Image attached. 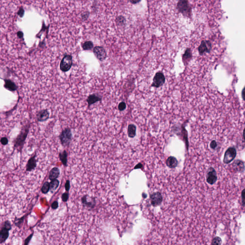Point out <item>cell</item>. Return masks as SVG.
Instances as JSON below:
<instances>
[{
  "label": "cell",
  "mask_w": 245,
  "mask_h": 245,
  "mask_svg": "<svg viewBox=\"0 0 245 245\" xmlns=\"http://www.w3.org/2000/svg\"><path fill=\"white\" fill-rule=\"evenodd\" d=\"M72 65V59L70 55H66L60 63V69L63 72H67L70 69Z\"/></svg>",
  "instance_id": "obj_2"
},
{
  "label": "cell",
  "mask_w": 245,
  "mask_h": 245,
  "mask_svg": "<svg viewBox=\"0 0 245 245\" xmlns=\"http://www.w3.org/2000/svg\"><path fill=\"white\" fill-rule=\"evenodd\" d=\"M212 49V43L209 40L202 41L198 48L200 54H203L205 53H209Z\"/></svg>",
  "instance_id": "obj_8"
},
{
  "label": "cell",
  "mask_w": 245,
  "mask_h": 245,
  "mask_svg": "<svg viewBox=\"0 0 245 245\" xmlns=\"http://www.w3.org/2000/svg\"><path fill=\"white\" fill-rule=\"evenodd\" d=\"M126 108V103L123 102H120L119 105H118V109L119 110V111H123Z\"/></svg>",
  "instance_id": "obj_28"
},
{
  "label": "cell",
  "mask_w": 245,
  "mask_h": 245,
  "mask_svg": "<svg viewBox=\"0 0 245 245\" xmlns=\"http://www.w3.org/2000/svg\"><path fill=\"white\" fill-rule=\"evenodd\" d=\"M125 22H126L125 18H124V17L122 16H118L116 18V24L119 26H124Z\"/></svg>",
  "instance_id": "obj_24"
},
{
  "label": "cell",
  "mask_w": 245,
  "mask_h": 245,
  "mask_svg": "<svg viewBox=\"0 0 245 245\" xmlns=\"http://www.w3.org/2000/svg\"><path fill=\"white\" fill-rule=\"evenodd\" d=\"M59 138L62 145L68 146L72 139V133L69 128H66L62 132Z\"/></svg>",
  "instance_id": "obj_3"
},
{
  "label": "cell",
  "mask_w": 245,
  "mask_h": 245,
  "mask_svg": "<svg viewBox=\"0 0 245 245\" xmlns=\"http://www.w3.org/2000/svg\"><path fill=\"white\" fill-rule=\"evenodd\" d=\"M165 76L163 73L158 72L156 73L153 80L151 86L153 87L159 88L162 86L165 83Z\"/></svg>",
  "instance_id": "obj_5"
},
{
  "label": "cell",
  "mask_w": 245,
  "mask_h": 245,
  "mask_svg": "<svg viewBox=\"0 0 245 245\" xmlns=\"http://www.w3.org/2000/svg\"><path fill=\"white\" fill-rule=\"evenodd\" d=\"M128 136L130 138H133L136 136V127L134 124H130L128 126L127 129Z\"/></svg>",
  "instance_id": "obj_20"
},
{
  "label": "cell",
  "mask_w": 245,
  "mask_h": 245,
  "mask_svg": "<svg viewBox=\"0 0 245 245\" xmlns=\"http://www.w3.org/2000/svg\"><path fill=\"white\" fill-rule=\"evenodd\" d=\"M233 167L235 170L239 172H243L245 170L244 162L240 160H236L233 163Z\"/></svg>",
  "instance_id": "obj_13"
},
{
  "label": "cell",
  "mask_w": 245,
  "mask_h": 245,
  "mask_svg": "<svg viewBox=\"0 0 245 245\" xmlns=\"http://www.w3.org/2000/svg\"><path fill=\"white\" fill-rule=\"evenodd\" d=\"M58 205H59V204H58V202L55 201V202H54V203H52L51 206H52V208H53V209H56V208L58 207Z\"/></svg>",
  "instance_id": "obj_34"
},
{
  "label": "cell",
  "mask_w": 245,
  "mask_h": 245,
  "mask_svg": "<svg viewBox=\"0 0 245 245\" xmlns=\"http://www.w3.org/2000/svg\"><path fill=\"white\" fill-rule=\"evenodd\" d=\"M222 243V240L220 238H216L212 242V245H221Z\"/></svg>",
  "instance_id": "obj_26"
},
{
  "label": "cell",
  "mask_w": 245,
  "mask_h": 245,
  "mask_svg": "<svg viewBox=\"0 0 245 245\" xmlns=\"http://www.w3.org/2000/svg\"><path fill=\"white\" fill-rule=\"evenodd\" d=\"M101 100H102V97L101 96L97 94H92L88 97L87 102L88 104V105L90 106L91 105L95 104V102L101 101Z\"/></svg>",
  "instance_id": "obj_11"
},
{
  "label": "cell",
  "mask_w": 245,
  "mask_h": 245,
  "mask_svg": "<svg viewBox=\"0 0 245 245\" xmlns=\"http://www.w3.org/2000/svg\"><path fill=\"white\" fill-rule=\"evenodd\" d=\"M59 181L57 179L52 180L50 184V190L51 192H54L57 189V188L59 187Z\"/></svg>",
  "instance_id": "obj_21"
},
{
  "label": "cell",
  "mask_w": 245,
  "mask_h": 245,
  "mask_svg": "<svg viewBox=\"0 0 245 245\" xmlns=\"http://www.w3.org/2000/svg\"><path fill=\"white\" fill-rule=\"evenodd\" d=\"M59 158L63 165L65 166H66L67 163V153L65 150L59 154Z\"/></svg>",
  "instance_id": "obj_23"
},
{
  "label": "cell",
  "mask_w": 245,
  "mask_h": 245,
  "mask_svg": "<svg viewBox=\"0 0 245 245\" xmlns=\"http://www.w3.org/2000/svg\"><path fill=\"white\" fill-rule=\"evenodd\" d=\"M210 147L213 150H216L218 148V143L215 140L212 141L211 142Z\"/></svg>",
  "instance_id": "obj_27"
},
{
  "label": "cell",
  "mask_w": 245,
  "mask_h": 245,
  "mask_svg": "<svg viewBox=\"0 0 245 245\" xmlns=\"http://www.w3.org/2000/svg\"><path fill=\"white\" fill-rule=\"evenodd\" d=\"M18 36L19 38H22L23 37V34L22 32L19 31L18 33Z\"/></svg>",
  "instance_id": "obj_35"
},
{
  "label": "cell",
  "mask_w": 245,
  "mask_h": 245,
  "mask_svg": "<svg viewBox=\"0 0 245 245\" xmlns=\"http://www.w3.org/2000/svg\"><path fill=\"white\" fill-rule=\"evenodd\" d=\"M236 155V150L234 147H230L227 149L224 155L223 162L225 164H228L231 162Z\"/></svg>",
  "instance_id": "obj_4"
},
{
  "label": "cell",
  "mask_w": 245,
  "mask_h": 245,
  "mask_svg": "<svg viewBox=\"0 0 245 245\" xmlns=\"http://www.w3.org/2000/svg\"><path fill=\"white\" fill-rule=\"evenodd\" d=\"M83 48L84 50H90L92 49L94 47V44L91 41H88L86 42H85L83 44Z\"/></svg>",
  "instance_id": "obj_22"
},
{
  "label": "cell",
  "mask_w": 245,
  "mask_h": 245,
  "mask_svg": "<svg viewBox=\"0 0 245 245\" xmlns=\"http://www.w3.org/2000/svg\"><path fill=\"white\" fill-rule=\"evenodd\" d=\"M192 57V51L191 49L189 48H187L184 54L182 56V60L185 65H186L188 62L191 60Z\"/></svg>",
  "instance_id": "obj_15"
},
{
  "label": "cell",
  "mask_w": 245,
  "mask_h": 245,
  "mask_svg": "<svg viewBox=\"0 0 245 245\" xmlns=\"http://www.w3.org/2000/svg\"><path fill=\"white\" fill-rule=\"evenodd\" d=\"M178 162L177 159L174 157H170L166 160V164L167 167L170 168H174L177 166Z\"/></svg>",
  "instance_id": "obj_16"
},
{
  "label": "cell",
  "mask_w": 245,
  "mask_h": 245,
  "mask_svg": "<svg viewBox=\"0 0 245 245\" xmlns=\"http://www.w3.org/2000/svg\"><path fill=\"white\" fill-rule=\"evenodd\" d=\"M217 180L216 172L213 167H210L208 169L206 173V181L209 184L213 185L216 183Z\"/></svg>",
  "instance_id": "obj_7"
},
{
  "label": "cell",
  "mask_w": 245,
  "mask_h": 245,
  "mask_svg": "<svg viewBox=\"0 0 245 245\" xmlns=\"http://www.w3.org/2000/svg\"><path fill=\"white\" fill-rule=\"evenodd\" d=\"M93 51L95 57L97 58L99 61H104L107 57L106 51L102 47H95V48H94Z\"/></svg>",
  "instance_id": "obj_9"
},
{
  "label": "cell",
  "mask_w": 245,
  "mask_h": 245,
  "mask_svg": "<svg viewBox=\"0 0 245 245\" xmlns=\"http://www.w3.org/2000/svg\"><path fill=\"white\" fill-rule=\"evenodd\" d=\"M89 12H84L83 14H82L81 18H82L83 20H86L87 19L89 18Z\"/></svg>",
  "instance_id": "obj_29"
},
{
  "label": "cell",
  "mask_w": 245,
  "mask_h": 245,
  "mask_svg": "<svg viewBox=\"0 0 245 245\" xmlns=\"http://www.w3.org/2000/svg\"><path fill=\"white\" fill-rule=\"evenodd\" d=\"M4 87L5 88L11 91H15L18 88L15 84L13 81L9 80H5Z\"/></svg>",
  "instance_id": "obj_17"
},
{
  "label": "cell",
  "mask_w": 245,
  "mask_h": 245,
  "mask_svg": "<svg viewBox=\"0 0 245 245\" xmlns=\"http://www.w3.org/2000/svg\"><path fill=\"white\" fill-rule=\"evenodd\" d=\"M244 89H243L242 92V98L244 99Z\"/></svg>",
  "instance_id": "obj_37"
},
{
  "label": "cell",
  "mask_w": 245,
  "mask_h": 245,
  "mask_svg": "<svg viewBox=\"0 0 245 245\" xmlns=\"http://www.w3.org/2000/svg\"><path fill=\"white\" fill-rule=\"evenodd\" d=\"M162 196L160 192H154L150 196L151 203L154 206H157L160 205L162 203Z\"/></svg>",
  "instance_id": "obj_10"
},
{
  "label": "cell",
  "mask_w": 245,
  "mask_h": 245,
  "mask_svg": "<svg viewBox=\"0 0 245 245\" xmlns=\"http://www.w3.org/2000/svg\"><path fill=\"white\" fill-rule=\"evenodd\" d=\"M68 198H69V194L68 193L66 192V193H63L62 196V198L63 201L66 202L68 200Z\"/></svg>",
  "instance_id": "obj_31"
},
{
  "label": "cell",
  "mask_w": 245,
  "mask_h": 245,
  "mask_svg": "<svg viewBox=\"0 0 245 245\" xmlns=\"http://www.w3.org/2000/svg\"><path fill=\"white\" fill-rule=\"evenodd\" d=\"M11 228V224L9 222H6L3 227L0 230V243L4 242L7 239L9 235V231Z\"/></svg>",
  "instance_id": "obj_6"
},
{
  "label": "cell",
  "mask_w": 245,
  "mask_h": 245,
  "mask_svg": "<svg viewBox=\"0 0 245 245\" xmlns=\"http://www.w3.org/2000/svg\"><path fill=\"white\" fill-rule=\"evenodd\" d=\"M49 113L47 110L40 111L37 115V119L39 121H46L49 118Z\"/></svg>",
  "instance_id": "obj_12"
},
{
  "label": "cell",
  "mask_w": 245,
  "mask_h": 245,
  "mask_svg": "<svg viewBox=\"0 0 245 245\" xmlns=\"http://www.w3.org/2000/svg\"><path fill=\"white\" fill-rule=\"evenodd\" d=\"M27 129L25 132H22L20 136H19L18 138L16 139L15 146L16 147H20L23 143V141L25 140L27 134Z\"/></svg>",
  "instance_id": "obj_14"
},
{
  "label": "cell",
  "mask_w": 245,
  "mask_h": 245,
  "mask_svg": "<svg viewBox=\"0 0 245 245\" xmlns=\"http://www.w3.org/2000/svg\"><path fill=\"white\" fill-rule=\"evenodd\" d=\"M59 169L57 167H54L51 170L50 172L49 173V179L51 181L55 180L59 177Z\"/></svg>",
  "instance_id": "obj_18"
},
{
  "label": "cell",
  "mask_w": 245,
  "mask_h": 245,
  "mask_svg": "<svg viewBox=\"0 0 245 245\" xmlns=\"http://www.w3.org/2000/svg\"><path fill=\"white\" fill-rule=\"evenodd\" d=\"M35 157L36 156H34L29 160L27 164V168H26V170L27 171H30L36 167L37 163H36Z\"/></svg>",
  "instance_id": "obj_19"
},
{
  "label": "cell",
  "mask_w": 245,
  "mask_h": 245,
  "mask_svg": "<svg viewBox=\"0 0 245 245\" xmlns=\"http://www.w3.org/2000/svg\"><path fill=\"white\" fill-rule=\"evenodd\" d=\"M23 14H24V10L22 8H21L18 12V15H19V16L22 18L23 16Z\"/></svg>",
  "instance_id": "obj_32"
},
{
  "label": "cell",
  "mask_w": 245,
  "mask_h": 245,
  "mask_svg": "<svg viewBox=\"0 0 245 245\" xmlns=\"http://www.w3.org/2000/svg\"><path fill=\"white\" fill-rule=\"evenodd\" d=\"M70 188V184H69V181H66L65 184V189L67 191H69Z\"/></svg>",
  "instance_id": "obj_33"
},
{
  "label": "cell",
  "mask_w": 245,
  "mask_h": 245,
  "mask_svg": "<svg viewBox=\"0 0 245 245\" xmlns=\"http://www.w3.org/2000/svg\"><path fill=\"white\" fill-rule=\"evenodd\" d=\"M49 190H50V184L48 182H45L43 186H42V189H41L42 192L46 194L48 192Z\"/></svg>",
  "instance_id": "obj_25"
},
{
  "label": "cell",
  "mask_w": 245,
  "mask_h": 245,
  "mask_svg": "<svg viewBox=\"0 0 245 245\" xmlns=\"http://www.w3.org/2000/svg\"><path fill=\"white\" fill-rule=\"evenodd\" d=\"M140 1H139V0H138V1H137V0H131V1H129L130 2L132 3L133 4H137V3H139Z\"/></svg>",
  "instance_id": "obj_36"
},
{
  "label": "cell",
  "mask_w": 245,
  "mask_h": 245,
  "mask_svg": "<svg viewBox=\"0 0 245 245\" xmlns=\"http://www.w3.org/2000/svg\"><path fill=\"white\" fill-rule=\"evenodd\" d=\"M177 8L185 16L190 17L192 15V7L187 1H179Z\"/></svg>",
  "instance_id": "obj_1"
},
{
  "label": "cell",
  "mask_w": 245,
  "mask_h": 245,
  "mask_svg": "<svg viewBox=\"0 0 245 245\" xmlns=\"http://www.w3.org/2000/svg\"><path fill=\"white\" fill-rule=\"evenodd\" d=\"M8 142V140L6 137H3L1 139V143L4 145H6L7 144Z\"/></svg>",
  "instance_id": "obj_30"
}]
</instances>
